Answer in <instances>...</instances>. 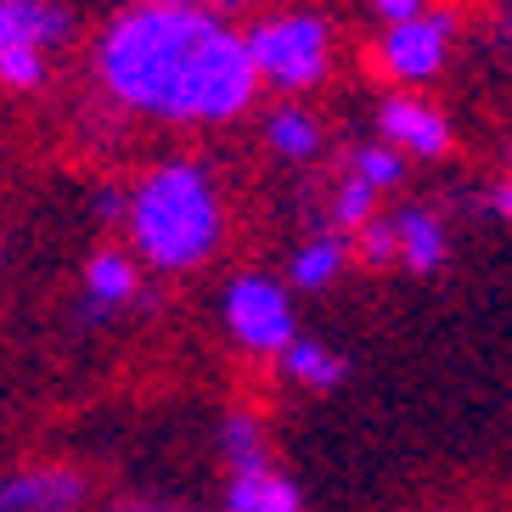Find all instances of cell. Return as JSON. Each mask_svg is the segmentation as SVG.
Segmentation results:
<instances>
[{"label":"cell","instance_id":"cell-18","mask_svg":"<svg viewBox=\"0 0 512 512\" xmlns=\"http://www.w3.org/2000/svg\"><path fill=\"white\" fill-rule=\"evenodd\" d=\"M355 175H366V181L377 186V192H389V186H400V175H406V164H400V147H361L355 152Z\"/></svg>","mask_w":512,"mask_h":512},{"label":"cell","instance_id":"cell-9","mask_svg":"<svg viewBox=\"0 0 512 512\" xmlns=\"http://www.w3.org/2000/svg\"><path fill=\"white\" fill-rule=\"evenodd\" d=\"M226 512H299V484L276 473L271 462L242 467V473H231Z\"/></svg>","mask_w":512,"mask_h":512},{"label":"cell","instance_id":"cell-2","mask_svg":"<svg viewBox=\"0 0 512 512\" xmlns=\"http://www.w3.org/2000/svg\"><path fill=\"white\" fill-rule=\"evenodd\" d=\"M124 226L136 237V254L152 259L158 271H192L220 248V197H214V181L203 175V164H175L152 169L147 181L130 192V214Z\"/></svg>","mask_w":512,"mask_h":512},{"label":"cell","instance_id":"cell-4","mask_svg":"<svg viewBox=\"0 0 512 512\" xmlns=\"http://www.w3.org/2000/svg\"><path fill=\"white\" fill-rule=\"evenodd\" d=\"M226 327L242 349L254 355H282L299 332H293V304L271 276H237L226 287Z\"/></svg>","mask_w":512,"mask_h":512},{"label":"cell","instance_id":"cell-21","mask_svg":"<svg viewBox=\"0 0 512 512\" xmlns=\"http://www.w3.org/2000/svg\"><path fill=\"white\" fill-rule=\"evenodd\" d=\"M490 214H501V220L512 226V181H496V186H490Z\"/></svg>","mask_w":512,"mask_h":512},{"label":"cell","instance_id":"cell-1","mask_svg":"<svg viewBox=\"0 0 512 512\" xmlns=\"http://www.w3.org/2000/svg\"><path fill=\"white\" fill-rule=\"evenodd\" d=\"M107 96L169 124H226L254 102L259 68L242 34L203 0H136L96 46Z\"/></svg>","mask_w":512,"mask_h":512},{"label":"cell","instance_id":"cell-10","mask_svg":"<svg viewBox=\"0 0 512 512\" xmlns=\"http://www.w3.org/2000/svg\"><path fill=\"white\" fill-rule=\"evenodd\" d=\"M136 293H141L136 259L119 254V248L91 254V265H85V304L91 310H124V304H136Z\"/></svg>","mask_w":512,"mask_h":512},{"label":"cell","instance_id":"cell-17","mask_svg":"<svg viewBox=\"0 0 512 512\" xmlns=\"http://www.w3.org/2000/svg\"><path fill=\"white\" fill-rule=\"evenodd\" d=\"M355 254H361V265H372V271L400 265V226H394V214H377V220H366V226L355 231Z\"/></svg>","mask_w":512,"mask_h":512},{"label":"cell","instance_id":"cell-19","mask_svg":"<svg viewBox=\"0 0 512 512\" xmlns=\"http://www.w3.org/2000/svg\"><path fill=\"white\" fill-rule=\"evenodd\" d=\"M46 79V51H0V85L6 91H34Z\"/></svg>","mask_w":512,"mask_h":512},{"label":"cell","instance_id":"cell-15","mask_svg":"<svg viewBox=\"0 0 512 512\" xmlns=\"http://www.w3.org/2000/svg\"><path fill=\"white\" fill-rule=\"evenodd\" d=\"M332 220L344 231H361L366 220H377V186L349 169L344 181H338V192H332Z\"/></svg>","mask_w":512,"mask_h":512},{"label":"cell","instance_id":"cell-20","mask_svg":"<svg viewBox=\"0 0 512 512\" xmlns=\"http://www.w3.org/2000/svg\"><path fill=\"white\" fill-rule=\"evenodd\" d=\"M377 6V17L389 23V29H400V23H417L422 17V0H372Z\"/></svg>","mask_w":512,"mask_h":512},{"label":"cell","instance_id":"cell-13","mask_svg":"<svg viewBox=\"0 0 512 512\" xmlns=\"http://www.w3.org/2000/svg\"><path fill=\"white\" fill-rule=\"evenodd\" d=\"M349 265V248L338 237H316L304 242L299 254H293V265H287V276H293V287H304V293H321V287L338 282V271Z\"/></svg>","mask_w":512,"mask_h":512},{"label":"cell","instance_id":"cell-14","mask_svg":"<svg viewBox=\"0 0 512 512\" xmlns=\"http://www.w3.org/2000/svg\"><path fill=\"white\" fill-rule=\"evenodd\" d=\"M265 136L282 158H316L321 152V124L304 113V107H276L271 119H265Z\"/></svg>","mask_w":512,"mask_h":512},{"label":"cell","instance_id":"cell-23","mask_svg":"<svg viewBox=\"0 0 512 512\" xmlns=\"http://www.w3.org/2000/svg\"><path fill=\"white\" fill-rule=\"evenodd\" d=\"M203 6H214V12H220V6H242V0H203Z\"/></svg>","mask_w":512,"mask_h":512},{"label":"cell","instance_id":"cell-12","mask_svg":"<svg viewBox=\"0 0 512 512\" xmlns=\"http://www.w3.org/2000/svg\"><path fill=\"white\" fill-rule=\"evenodd\" d=\"M282 372L293 377V383H304V389H332V383H344V355H332L327 344H316V338H293V344L282 349Z\"/></svg>","mask_w":512,"mask_h":512},{"label":"cell","instance_id":"cell-3","mask_svg":"<svg viewBox=\"0 0 512 512\" xmlns=\"http://www.w3.org/2000/svg\"><path fill=\"white\" fill-rule=\"evenodd\" d=\"M248 51H254V68L265 85H276V91H310L327 74L332 29L316 12H282V17H265V23L248 29Z\"/></svg>","mask_w":512,"mask_h":512},{"label":"cell","instance_id":"cell-22","mask_svg":"<svg viewBox=\"0 0 512 512\" xmlns=\"http://www.w3.org/2000/svg\"><path fill=\"white\" fill-rule=\"evenodd\" d=\"M113 512H164V507H158V501H119Z\"/></svg>","mask_w":512,"mask_h":512},{"label":"cell","instance_id":"cell-6","mask_svg":"<svg viewBox=\"0 0 512 512\" xmlns=\"http://www.w3.org/2000/svg\"><path fill=\"white\" fill-rule=\"evenodd\" d=\"M85 501V479L74 467L34 462L0 479V512H79Z\"/></svg>","mask_w":512,"mask_h":512},{"label":"cell","instance_id":"cell-8","mask_svg":"<svg viewBox=\"0 0 512 512\" xmlns=\"http://www.w3.org/2000/svg\"><path fill=\"white\" fill-rule=\"evenodd\" d=\"M74 17L57 0H0V51H57Z\"/></svg>","mask_w":512,"mask_h":512},{"label":"cell","instance_id":"cell-16","mask_svg":"<svg viewBox=\"0 0 512 512\" xmlns=\"http://www.w3.org/2000/svg\"><path fill=\"white\" fill-rule=\"evenodd\" d=\"M220 445H226L231 473H242V467H259V462H271V456H265V434H259V422L248 417V411H231V417H226V428H220Z\"/></svg>","mask_w":512,"mask_h":512},{"label":"cell","instance_id":"cell-5","mask_svg":"<svg viewBox=\"0 0 512 512\" xmlns=\"http://www.w3.org/2000/svg\"><path fill=\"white\" fill-rule=\"evenodd\" d=\"M451 29H456V17H451V12H422L417 23H400V29L383 34L377 62H383L394 79H411V85H422V79H434L439 68H445Z\"/></svg>","mask_w":512,"mask_h":512},{"label":"cell","instance_id":"cell-7","mask_svg":"<svg viewBox=\"0 0 512 512\" xmlns=\"http://www.w3.org/2000/svg\"><path fill=\"white\" fill-rule=\"evenodd\" d=\"M377 124H383V141L411 152V158H445L451 152V124L422 96H389L377 107Z\"/></svg>","mask_w":512,"mask_h":512},{"label":"cell","instance_id":"cell-11","mask_svg":"<svg viewBox=\"0 0 512 512\" xmlns=\"http://www.w3.org/2000/svg\"><path fill=\"white\" fill-rule=\"evenodd\" d=\"M394 226H400V265L406 271H439L445 265V226H439V214L400 209Z\"/></svg>","mask_w":512,"mask_h":512}]
</instances>
